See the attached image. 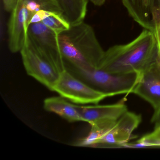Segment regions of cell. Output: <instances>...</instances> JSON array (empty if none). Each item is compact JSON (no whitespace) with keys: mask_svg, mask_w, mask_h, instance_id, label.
Segmentation results:
<instances>
[{"mask_svg":"<svg viewBox=\"0 0 160 160\" xmlns=\"http://www.w3.org/2000/svg\"><path fill=\"white\" fill-rule=\"evenodd\" d=\"M117 121L104 122L90 124L91 128L88 135L79 139L74 146L93 148L96 142L112 128Z\"/></svg>","mask_w":160,"mask_h":160,"instance_id":"14","label":"cell"},{"mask_svg":"<svg viewBox=\"0 0 160 160\" xmlns=\"http://www.w3.org/2000/svg\"><path fill=\"white\" fill-rule=\"evenodd\" d=\"M82 121L90 124L107 121H116L128 111L123 101L113 104H96L92 106H80L76 104Z\"/></svg>","mask_w":160,"mask_h":160,"instance_id":"10","label":"cell"},{"mask_svg":"<svg viewBox=\"0 0 160 160\" xmlns=\"http://www.w3.org/2000/svg\"><path fill=\"white\" fill-rule=\"evenodd\" d=\"M88 1H90L92 4L97 6H102L106 2V0H88Z\"/></svg>","mask_w":160,"mask_h":160,"instance_id":"20","label":"cell"},{"mask_svg":"<svg viewBox=\"0 0 160 160\" xmlns=\"http://www.w3.org/2000/svg\"><path fill=\"white\" fill-rule=\"evenodd\" d=\"M65 68L91 70L98 67L104 51L91 26L81 21L58 34Z\"/></svg>","mask_w":160,"mask_h":160,"instance_id":"2","label":"cell"},{"mask_svg":"<svg viewBox=\"0 0 160 160\" xmlns=\"http://www.w3.org/2000/svg\"><path fill=\"white\" fill-rule=\"evenodd\" d=\"M27 37L37 51L61 73L65 71L58 34L42 22L30 24Z\"/></svg>","mask_w":160,"mask_h":160,"instance_id":"5","label":"cell"},{"mask_svg":"<svg viewBox=\"0 0 160 160\" xmlns=\"http://www.w3.org/2000/svg\"><path fill=\"white\" fill-rule=\"evenodd\" d=\"M53 91L76 104L96 105L108 97H112L92 88L65 70L60 75Z\"/></svg>","mask_w":160,"mask_h":160,"instance_id":"4","label":"cell"},{"mask_svg":"<svg viewBox=\"0 0 160 160\" xmlns=\"http://www.w3.org/2000/svg\"><path fill=\"white\" fill-rule=\"evenodd\" d=\"M30 16L40 11H46L61 14L62 11L57 0H22Z\"/></svg>","mask_w":160,"mask_h":160,"instance_id":"15","label":"cell"},{"mask_svg":"<svg viewBox=\"0 0 160 160\" xmlns=\"http://www.w3.org/2000/svg\"><path fill=\"white\" fill-rule=\"evenodd\" d=\"M62 11V16L74 25L83 21L87 12L88 0H57Z\"/></svg>","mask_w":160,"mask_h":160,"instance_id":"12","label":"cell"},{"mask_svg":"<svg viewBox=\"0 0 160 160\" xmlns=\"http://www.w3.org/2000/svg\"><path fill=\"white\" fill-rule=\"evenodd\" d=\"M158 58L154 32L144 29L132 42L105 51L98 68L114 74L140 73Z\"/></svg>","mask_w":160,"mask_h":160,"instance_id":"1","label":"cell"},{"mask_svg":"<svg viewBox=\"0 0 160 160\" xmlns=\"http://www.w3.org/2000/svg\"><path fill=\"white\" fill-rule=\"evenodd\" d=\"M20 53L28 74L53 91L61 73L37 51L27 35Z\"/></svg>","mask_w":160,"mask_h":160,"instance_id":"6","label":"cell"},{"mask_svg":"<svg viewBox=\"0 0 160 160\" xmlns=\"http://www.w3.org/2000/svg\"><path fill=\"white\" fill-rule=\"evenodd\" d=\"M39 22H42L58 34L71 27L70 23L61 14L43 10L35 13L31 19L30 24Z\"/></svg>","mask_w":160,"mask_h":160,"instance_id":"13","label":"cell"},{"mask_svg":"<svg viewBox=\"0 0 160 160\" xmlns=\"http://www.w3.org/2000/svg\"><path fill=\"white\" fill-rule=\"evenodd\" d=\"M43 107L46 111L58 114L69 122L82 121L76 104L72 103L60 95L45 99Z\"/></svg>","mask_w":160,"mask_h":160,"instance_id":"11","label":"cell"},{"mask_svg":"<svg viewBox=\"0 0 160 160\" xmlns=\"http://www.w3.org/2000/svg\"><path fill=\"white\" fill-rule=\"evenodd\" d=\"M142 137L147 139H153V138H160V125L154 127V130L151 132L143 136Z\"/></svg>","mask_w":160,"mask_h":160,"instance_id":"18","label":"cell"},{"mask_svg":"<svg viewBox=\"0 0 160 160\" xmlns=\"http://www.w3.org/2000/svg\"><path fill=\"white\" fill-rule=\"evenodd\" d=\"M150 104L153 110L160 107V63L159 59L139 73V79L132 91Z\"/></svg>","mask_w":160,"mask_h":160,"instance_id":"8","label":"cell"},{"mask_svg":"<svg viewBox=\"0 0 160 160\" xmlns=\"http://www.w3.org/2000/svg\"><path fill=\"white\" fill-rule=\"evenodd\" d=\"M154 34L157 41L158 47V59L160 63V20L154 23Z\"/></svg>","mask_w":160,"mask_h":160,"instance_id":"16","label":"cell"},{"mask_svg":"<svg viewBox=\"0 0 160 160\" xmlns=\"http://www.w3.org/2000/svg\"><path fill=\"white\" fill-rule=\"evenodd\" d=\"M18 2V0H2L4 10L8 12H12Z\"/></svg>","mask_w":160,"mask_h":160,"instance_id":"17","label":"cell"},{"mask_svg":"<svg viewBox=\"0 0 160 160\" xmlns=\"http://www.w3.org/2000/svg\"><path fill=\"white\" fill-rule=\"evenodd\" d=\"M65 70L92 88L111 96L132 93L139 79V73L117 75L99 68L83 70L67 67Z\"/></svg>","mask_w":160,"mask_h":160,"instance_id":"3","label":"cell"},{"mask_svg":"<svg viewBox=\"0 0 160 160\" xmlns=\"http://www.w3.org/2000/svg\"><path fill=\"white\" fill-rule=\"evenodd\" d=\"M151 122L152 124H154V127L160 125V107L157 109L154 110L152 117Z\"/></svg>","mask_w":160,"mask_h":160,"instance_id":"19","label":"cell"},{"mask_svg":"<svg viewBox=\"0 0 160 160\" xmlns=\"http://www.w3.org/2000/svg\"><path fill=\"white\" fill-rule=\"evenodd\" d=\"M130 16L144 28L160 20V0H122Z\"/></svg>","mask_w":160,"mask_h":160,"instance_id":"9","label":"cell"},{"mask_svg":"<svg viewBox=\"0 0 160 160\" xmlns=\"http://www.w3.org/2000/svg\"><path fill=\"white\" fill-rule=\"evenodd\" d=\"M141 121V115L128 110L96 142L93 148H122L123 145L131 139L132 133L139 126Z\"/></svg>","mask_w":160,"mask_h":160,"instance_id":"7","label":"cell"}]
</instances>
